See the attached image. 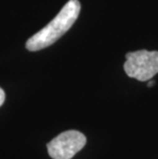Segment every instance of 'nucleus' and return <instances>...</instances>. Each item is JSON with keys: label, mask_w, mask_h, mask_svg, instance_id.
<instances>
[{"label": "nucleus", "mask_w": 158, "mask_h": 159, "mask_svg": "<svg viewBox=\"0 0 158 159\" xmlns=\"http://www.w3.org/2000/svg\"><path fill=\"white\" fill-rule=\"evenodd\" d=\"M80 9L81 5L78 0H69L52 22L28 39L27 49L37 52L53 44L74 25L78 19Z\"/></svg>", "instance_id": "1"}, {"label": "nucleus", "mask_w": 158, "mask_h": 159, "mask_svg": "<svg viewBox=\"0 0 158 159\" xmlns=\"http://www.w3.org/2000/svg\"><path fill=\"white\" fill-rule=\"evenodd\" d=\"M123 69L129 77L139 81H149L158 73V52L141 49L127 52Z\"/></svg>", "instance_id": "2"}, {"label": "nucleus", "mask_w": 158, "mask_h": 159, "mask_svg": "<svg viewBox=\"0 0 158 159\" xmlns=\"http://www.w3.org/2000/svg\"><path fill=\"white\" fill-rule=\"evenodd\" d=\"M86 145V137L78 130H66L47 144L52 159H72Z\"/></svg>", "instance_id": "3"}, {"label": "nucleus", "mask_w": 158, "mask_h": 159, "mask_svg": "<svg viewBox=\"0 0 158 159\" xmlns=\"http://www.w3.org/2000/svg\"><path fill=\"white\" fill-rule=\"evenodd\" d=\"M4 101H5V93H4V91H3V89L0 87V107L2 106Z\"/></svg>", "instance_id": "4"}, {"label": "nucleus", "mask_w": 158, "mask_h": 159, "mask_svg": "<svg viewBox=\"0 0 158 159\" xmlns=\"http://www.w3.org/2000/svg\"><path fill=\"white\" fill-rule=\"evenodd\" d=\"M154 84H155V81H153V80H151V79H150L149 82L147 83V86H148V87H152V86L154 85Z\"/></svg>", "instance_id": "5"}]
</instances>
